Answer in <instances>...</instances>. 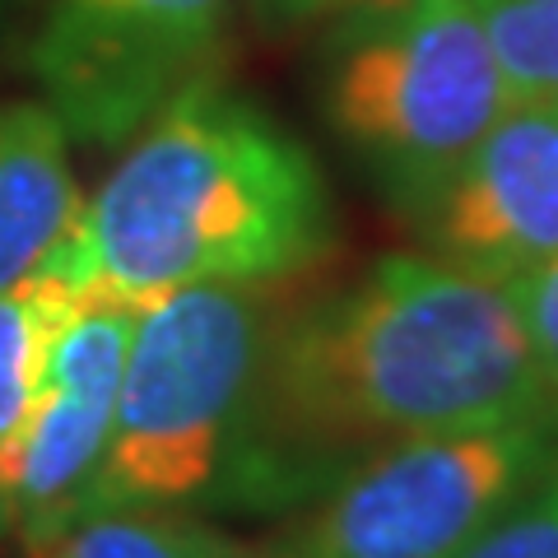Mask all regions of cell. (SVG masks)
Listing matches in <instances>:
<instances>
[{
    "label": "cell",
    "instance_id": "cell-1",
    "mask_svg": "<svg viewBox=\"0 0 558 558\" xmlns=\"http://www.w3.org/2000/svg\"><path fill=\"white\" fill-rule=\"evenodd\" d=\"M558 418L512 293L428 252H387L279 307L260 381L256 517H289L349 465L461 428Z\"/></svg>",
    "mask_w": 558,
    "mask_h": 558
},
{
    "label": "cell",
    "instance_id": "cell-2",
    "mask_svg": "<svg viewBox=\"0 0 558 558\" xmlns=\"http://www.w3.org/2000/svg\"><path fill=\"white\" fill-rule=\"evenodd\" d=\"M336 242V196L312 149L205 75L121 140L43 266L80 299L145 307L205 284L284 289Z\"/></svg>",
    "mask_w": 558,
    "mask_h": 558
},
{
    "label": "cell",
    "instance_id": "cell-3",
    "mask_svg": "<svg viewBox=\"0 0 558 558\" xmlns=\"http://www.w3.org/2000/svg\"><path fill=\"white\" fill-rule=\"evenodd\" d=\"M279 307L284 289L205 284L135 312L108 447L70 521L108 512L256 517L260 381Z\"/></svg>",
    "mask_w": 558,
    "mask_h": 558
},
{
    "label": "cell",
    "instance_id": "cell-4",
    "mask_svg": "<svg viewBox=\"0 0 558 558\" xmlns=\"http://www.w3.org/2000/svg\"><path fill=\"white\" fill-rule=\"evenodd\" d=\"M508 102L475 0H368L336 14L317 57L322 126L405 223Z\"/></svg>",
    "mask_w": 558,
    "mask_h": 558
},
{
    "label": "cell",
    "instance_id": "cell-5",
    "mask_svg": "<svg viewBox=\"0 0 558 558\" xmlns=\"http://www.w3.org/2000/svg\"><path fill=\"white\" fill-rule=\"evenodd\" d=\"M558 461V418L414 438L289 512L270 558H457Z\"/></svg>",
    "mask_w": 558,
    "mask_h": 558
},
{
    "label": "cell",
    "instance_id": "cell-6",
    "mask_svg": "<svg viewBox=\"0 0 558 558\" xmlns=\"http://www.w3.org/2000/svg\"><path fill=\"white\" fill-rule=\"evenodd\" d=\"M233 0H47L28 75L70 145L117 149L209 75Z\"/></svg>",
    "mask_w": 558,
    "mask_h": 558
},
{
    "label": "cell",
    "instance_id": "cell-7",
    "mask_svg": "<svg viewBox=\"0 0 558 558\" xmlns=\"http://www.w3.org/2000/svg\"><path fill=\"white\" fill-rule=\"evenodd\" d=\"M135 312L117 299H75L51 336L33 405L0 451V539H20L24 554L65 526L94 480Z\"/></svg>",
    "mask_w": 558,
    "mask_h": 558
},
{
    "label": "cell",
    "instance_id": "cell-8",
    "mask_svg": "<svg viewBox=\"0 0 558 558\" xmlns=\"http://www.w3.org/2000/svg\"><path fill=\"white\" fill-rule=\"evenodd\" d=\"M410 229L498 284L558 256V98H512Z\"/></svg>",
    "mask_w": 558,
    "mask_h": 558
},
{
    "label": "cell",
    "instance_id": "cell-9",
    "mask_svg": "<svg viewBox=\"0 0 558 558\" xmlns=\"http://www.w3.org/2000/svg\"><path fill=\"white\" fill-rule=\"evenodd\" d=\"M70 149L43 98L0 102V293L38 270L75 223L84 191Z\"/></svg>",
    "mask_w": 558,
    "mask_h": 558
},
{
    "label": "cell",
    "instance_id": "cell-10",
    "mask_svg": "<svg viewBox=\"0 0 558 558\" xmlns=\"http://www.w3.org/2000/svg\"><path fill=\"white\" fill-rule=\"evenodd\" d=\"M28 558H270L266 545L238 539L191 512H108L70 521Z\"/></svg>",
    "mask_w": 558,
    "mask_h": 558
},
{
    "label": "cell",
    "instance_id": "cell-11",
    "mask_svg": "<svg viewBox=\"0 0 558 558\" xmlns=\"http://www.w3.org/2000/svg\"><path fill=\"white\" fill-rule=\"evenodd\" d=\"M75 299L80 293L61 284L47 266H38L28 279L0 293V451L10 447L14 428L24 424L51 336H57V326Z\"/></svg>",
    "mask_w": 558,
    "mask_h": 558
},
{
    "label": "cell",
    "instance_id": "cell-12",
    "mask_svg": "<svg viewBox=\"0 0 558 558\" xmlns=\"http://www.w3.org/2000/svg\"><path fill=\"white\" fill-rule=\"evenodd\" d=\"M512 98H558V0H475Z\"/></svg>",
    "mask_w": 558,
    "mask_h": 558
},
{
    "label": "cell",
    "instance_id": "cell-13",
    "mask_svg": "<svg viewBox=\"0 0 558 558\" xmlns=\"http://www.w3.org/2000/svg\"><path fill=\"white\" fill-rule=\"evenodd\" d=\"M457 558H558V461Z\"/></svg>",
    "mask_w": 558,
    "mask_h": 558
},
{
    "label": "cell",
    "instance_id": "cell-14",
    "mask_svg": "<svg viewBox=\"0 0 558 558\" xmlns=\"http://www.w3.org/2000/svg\"><path fill=\"white\" fill-rule=\"evenodd\" d=\"M508 293H512L521 326H526V340L535 349L539 368H545L549 387L558 391V256L526 275H517Z\"/></svg>",
    "mask_w": 558,
    "mask_h": 558
},
{
    "label": "cell",
    "instance_id": "cell-15",
    "mask_svg": "<svg viewBox=\"0 0 558 558\" xmlns=\"http://www.w3.org/2000/svg\"><path fill=\"white\" fill-rule=\"evenodd\" d=\"M368 5V0H252V10L260 14V24L270 28H299L312 20H336V14Z\"/></svg>",
    "mask_w": 558,
    "mask_h": 558
},
{
    "label": "cell",
    "instance_id": "cell-16",
    "mask_svg": "<svg viewBox=\"0 0 558 558\" xmlns=\"http://www.w3.org/2000/svg\"><path fill=\"white\" fill-rule=\"evenodd\" d=\"M28 10H33V0H0V38H5Z\"/></svg>",
    "mask_w": 558,
    "mask_h": 558
}]
</instances>
